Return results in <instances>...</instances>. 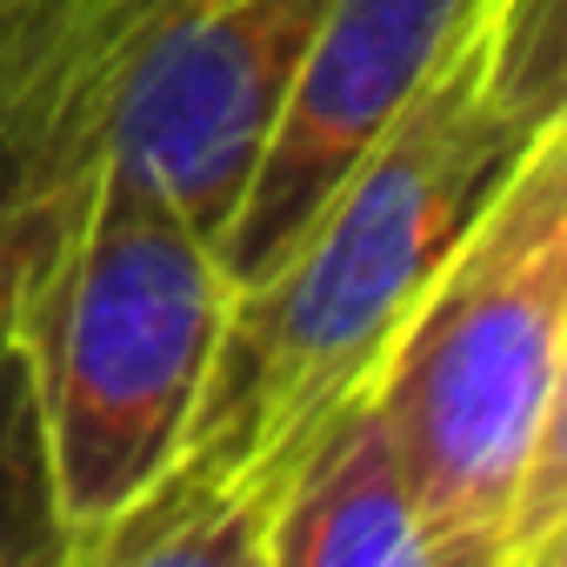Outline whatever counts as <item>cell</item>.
<instances>
[{
    "mask_svg": "<svg viewBox=\"0 0 567 567\" xmlns=\"http://www.w3.org/2000/svg\"><path fill=\"white\" fill-rule=\"evenodd\" d=\"M560 34V0H487L288 254L234 288L194 427L94 567H260L308 441L368 388L501 181L567 127Z\"/></svg>",
    "mask_w": 567,
    "mask_h": 567,
    "instance_id": "1",
    "label": "cell"
},
{
    "mask_svg": "<svg viewBox=\"0 0 567 567\" xmlns=\"http://www.w3.org/2000/svg\"><path fill=\"white\" fill-rule=\"evenodd\" d=\"M368 401L434 567L567 560V127H554L414 301Z\"/></svg>",
    "mask_w": 567,
    "mask_h": 567,
    "instance_id": "2",
    "label": "cell"
},
{
    "mask_svg": "<svg viewBox=\"0 0 567 567\" xmlns=\"http://www.w3.org/2000/svg\"><path fill=\"white\" fill-rule=\"evenodd\" d=\"M234 280L220 247L167 200L94 174L21 308V354L48 447L68 567L174 467L207 394Z\"/></svg>",
    "mask_w": 567,
    "mask_h": 567,
    "instance_id": "3",
    "label": "cell"
},
{
    "mask_svg": "<svg viewBox=\"0 0 567 567\" xmlns=\"http://www.w3.org/2000/svg\"><path fill=\"white\" fill-rule=\"evenodd\" d=\"M321 14L328 0H154L107 101L101 174L167 200L220 247Z\"/></svg>",
    "mask_w": 567,
    "mask_h": 567,
    "instance_id": "4",
    "label": "cell"
},
{
    "mask_svg": "<svg viewBox=\"0 0 567 567\" xmlns=\"http://www.w3.org/2000/svg\"><path fill=\"white\" fill-rule=\"evenodd\" d=\"M481 8L487 0H328L295 94L220 234V267L234 288L260 280L288 254L301 220L414 101V87L441 68V54L467 34Z\"/></svg>",
    "mask_w": 567,
    "mask_h": 567,
    "instance_id": "5",
    "label": "cell"
},
{
    "mask_svg": "<svg viewBox=\"0 0 567 567\" xmlns=\"http://www.w3.org/2000/svg\"><path fill=\"white\" fill-rule=\"evenodd\" d=\"M154 0H41L0 41V361L54 240L94 194L101 127Z\"/></svg>",
    "mask_w": 567,
    "mask_h": 567,
    "instance_id": "6",
    "label": "cell"
},
{
    "mask_svg": "<svg viewBox=\"0 0 567 567\" xmlns=\"http://www.w3.org/2000/svg\"><path fill=\"white\" fill-rule=\"evenodd\" d=\"M260 567H434L414 487L368 388L295 461Z\"/></svg>",
    "mask_w": 567,
    "mask_h": 567,
    "instance_id": "7",
    "label": "cell"
},
{
    "mask_svg": "<svg viewBox=\"0 0 567 567\" xmlns=\"http://www.w3.org/2000/svg\"><path fill=\"white\" fill-rule=\"evenodd\" d=\"M0 560H68L21 348L0 361Z\"/></svg>",
    "mask_w": 567,
    "mask_h": 567,
    "instance_id": "8",
    "label": "cell"
},
{
    "mask_svg": "<svg viewBox=\"0 0 567 567\" xmlns=\"http://www.w3.org/2000/svg\"><path fill=\"white\" fill-rule=\"evenodd\" d=\"M34 8H41V0H0V41H8V34H14Z\"/></svg>",
    "mask_w": 567,
    "mask_h": 567,
    "instance_id": "9",
    "label": "cell"
}]
</instances>
